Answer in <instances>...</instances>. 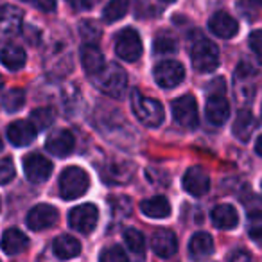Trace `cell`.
Listing matches in <instances>:
<instances>
[{
    "label": "cell",
    "instance_id": "obj_1",
    "mask_svg": "<svg viewBox=\"0 0 262 262\" xmlns=\"http://www.w3.org/2000/svg\"><path fill=\"white\" fill-rule=\"evenodd\" d=\"M131 108L142 124L157 127L164 122V106L157 99L142 95L139 90H131Z\"/></svg>",
    "mask_w": 262,
    "mask_h": 262
},
{
    "label": "cell",
    "instance_id": "obj_2",
    "mask_svg": "<svg viewBox=\"0 0 262 262\" xmlns=\"http://www.w3.org/2000/svg\"><path fill=\"white\" fill-rule=\"evenodd\" d=\"M94 84L102 94L112 95V97H120L122 92L126 90L127 76L122 67H119L117 63H110L101 72L94 76Z\"/></svg>",
    "mask_w": 262,
    "mask_h": 262
},
{
    "label": "cell",
    "instance_id": "obj_3",
    "mask_svg": "<svg viewBox=\"0 0 262 262\" xmlns=\"http://www.w3.org/2000/svg\"><path fill=\"white\" fill-rule=\"evenodd\" d=\"M90 187V178L81 167H67L59 176V194L63 200L70 201L81 198Z\"/></svg>",
    "mask_w": 262,
    "mask_h": 262
},
{
    "label": "cell",
    "instance_id": "obj_4",
    "mask_svg": "<svg viewBox=\"0 0 262 262\" xmlns=\"http://www.w3.org/2000/svg\"><path fill=\"white\" fill-rule=\"evenodd\" d=\"M190 59H192V67L198 72H212V70H215L219 65L217 45H215L214 41L207 40V38H200V40L192 45Z\"/></svg>",
    "mask_w": 262,
    "mask_h": 262
},
{
    "label": "cell",
    "instance_id": "obj_5",
    "mask_svg": "<svg viewBox=\"0 0 262 262\" xmlns=\"http://www.w3.org/2000/svg\"><path fill=\"white\" fill-rule=\"evenodd\" d=\"M142 40H140L139 33L135 29H122L115 38V52L120 59L124 61H137L142 56Z\"/></svg>",
    "mask_w": 262,
    "mask_h": 262
},
{
    "label": "cell",
    "instance_id": "obj_6",
    "mask_svg": "<svg viewBox=\"0 0 262 262\" xmlns=\"http://www.w3.org/2000/svg\"><path fill=\"white\" fill-rule=\"evenodd\" d=\"M172 117L182 127L194 129L200 124V113H198V102L192 95H182L172 102Z\"/></svg>",
    "mask_w": 262,
    "mask_h": 262
},
{
    "label": "cell",
    "instance_id": "obj_7",
    "mask_svg": "<svg viewBox=\"0 0 262 262\" xmlns=\"http://www.w3.org/2000/svg\"><path fill=\"white\" fill-rule=\"evenodd\" d=\"M97 221H99V210L95 205L92 203H84V205H79L76 207L74 210H70L69 214V225L72 226L76 232L79 233H92L97 226Z\"/></svg>",
    "mask_w": 262,
    "mask_h": 262
},
{
    "label": "cell",
    "instance_id": "obj_8",
    "mask_svg": "<svg viewBox=\"0 0 262 262\" xmlns=\"http://www.w3.org/2000/svg\"><path fill=\"white\" fill-rule=\"evenodd\" d=\"M155 81L160 84L162 88H174L185 79V69L180 61L174 59H165L160 61L153 70Z\"/></svg>",
    "mask_w": 262,
    "mask_h": 262
},
{
    "label": "cell",
    "instance_id": "obj_9",
    "mask_svg": "<svg viewBox=\"0 0 262 262\" xmlns=\"http://www.w3.org/2000/svg\"><path fill=\"white\" fill-rule=\"evenodd\" d=\"M59 219V212L56 210L52 205L40 203L34 208H31V212L27 214V226H29L33 232H41V230H47L51 226H54Z\"/></svg>",
    "mask_w": 262,
    "mask_h": 262
},
{
    "label": "cell",
    "instance_id": "obj_10",
    "mask_svg": "<svg viewBox=\"0 0 262 262\" xmlns=\"http://www.w3.org/2000/svg\"><path fill=\"white\" fill-rule=\"evenodd\" d=\"M24 172L27 180L33 183H43L51 176L52 164L49 158H45L40 153H31L24 158Z\"/></svg>",
    "mask_w": 262,
    "mask_h": 262
},
{
    "label": "cell",
    "instance_id": "obj_11",
    "mask_svg": "<svg viewBox=\"0 0 262 262\" xmlns=\"http://www.w3.org/2000/svg\"><path fill=\"white\" fill-rule=\"evenodd\" d=\"M182 185L185 189V192H189L190 196L200 198L203 194H207L208 189H210V178L201 167H190L183 174Z\"/></svg>",
    "mask_w": 262,
    "mask_h": 262
},
{
    "label": "cell",
    "instance_id": "obj_12",
    "mask_svg": "<svg viewBox=\"0 0 262 262\" xmlns=\"http://www.w3.org/2000/svg\"><path fill=\"white\" fill-rule=\"evenodd\" d=\"M8 139L13 146L26 147L36 139V127L31 120H15L8 126Z\"/></svg>",
    "mask_w": 262,
    "mask_h": 262
},
{
    "label": "cell",
    "instance_id": "obj_13",
    "mask_svg": "<svg viewBox=\"0 0 262 262\" xmlns=\"http://www.w3.org/2000/svg\"><path fill=\"white\" fill-rule=\"evenodd\" d=\"M205 115L207 120L214 126H221L230 117V104L225 99V94H210L205 106Z\"/></svg>",
    "mask_w": 262,
    "mask_h": 262
},
{
    "label": "cell",
    "instance_id": "obj_14",
    "mask_svg": "<svg viewBox=\"0 0 262 262\" xmlns=\"http://www.w3.org/2000/svg\"><path fill=\"white\" fill-rule=\"evenodd\" d=\"M208 27L215 36L223 38V40H230L237 34L239 31V24L233 16H230L226 11H217L210 16L208 20Z\"/></svg>",
    "mask_w": 262,
    "mask_h": 262
},
{
    "label": "cell",
    "instance_id": "obj_15",
    "mask_svg": "<svg viewBox=\"0 0 262 262\" xmlns=\"http://www.w3.org/2000/svg\"><path fill=\"white\" fill-rule=\"evenodd\" d=\"M76 146V139L69 129L54 131L45 142V149L52 153L54 157H69Z\"/></svg>",
    "mask_w": 262,
    "mask_h": 262
},
{
    "label": "cell",
    "instance_id": "obj_16",
    "mask_svg": "<svg viewBox=\"0 0 262 262\" xmlns=\"http://www.w3.org/2000/svg\"><path fill=\"white\" fill-rule=\"evenodd\" d=\"M22 11L15 6H2L0 8V36L11 38L22 27Z\"/></svg>",
    "mask_w": 262,
    "mask_h": 262
},
{
    "label": "cell",
    "instance_id": "obj_17",
    "mask_svg": "<svg viewBox=\"0 0 262 262\" xmlns=\"http://www.w3.org/2000/svg\"><path fill=\"white\" fill-rule=\"evenodd\" d=\"M79 54H81V63H83L84 72L90 74V76L99 74L106 67L104 54H102L101 49L95 43H84L83 47H81Z\"/></svg>",
    "mask_w": 262,
    "mask_h": 262
},
{
    "label": "cell",
    "instance_id": "obj_18",
    "mask_svg": "<svg viewBox=\"0 0 262 262\" xmlns=\"http://www.w3.org/2000/svg\"><path fill=\"white\" fill-rule=\"evenodd\" d=\"M151 248L160 258H171L178 251V239L169 230H160L151 239Z\"/></svg>",
    "mask_w": 262,
    "mask_h": 262
},
{
    "label": "cell",
    "instance_id": "obj_19",
    "mask_svg": "<svg viewBox=\"0 0 262 262\" xmlns=\"http://www.w3.org/2000/svg\"><path fill=\"white\" fill-rule=\"evenodd\" d=\"M255 72L250 65H241L235 74V90L241 101H250L255 94Z\"/></svg>",
    "mask_w": 262,
    "mask_h": 262
},
{
    "label": "cell",
    "instance_id": "obj_20",
    "mask_svg": "<svg viewBox=\"0 0 262 262\" xmlns=\"http://www.w3.org/2000/svg\"><path fill=\"white\" fill-rule=\"evenodd\" d=\"M29 246V239L24 232H20L18 228H9L4 232L2 241H0V248L4 250V253L8 255H16L26 251V248Z\"/></svg>",
    "mask_w": 262,
    "mask_h": 262
},
{
    "label": "cell",
    "instance_id": "obj_21",
    "mask_svg": "<svg viewBox=\"0 0 262 262\" xmlns=\"http://www.w3.org/2000/svg\"><path fill=\"white\" fill-rule=\"evenodd\" d=\"M255 127H257V120H255L253 113L250 110H239L235 120H233V135L241 142H248L253 135Z\"/></svg>",
    "mask_w": 262,
    "mask_h": 262
},
{
    "label": "cell",
    "instance_id": "obj_22",
    "mask_svg": "<svg viewBox=\"0 0 262 262\" xmlns=\"http://www.w3.org/2000/svg\"><path fill=\"white\" fill-rule=\"evenodd\" d=\"M210 217H212L214 226H215V228H219V230H232V228H235L237 223H239L237 210L232 207V205H225V203L214 207Z\"/></svg>",
    "mask_w": 262,
    "mask_h": 262
},
{
    "label": "cell",
    "instance_id": "obj_23",
    "mask_svg": "<svg viewBox=\"0 0 262 262\" xmlns=\"http://www.w3.org/2000/svg\"><path fill=\"white\" fill-rule=\"evenodd\" d=\"M140 210H142L144 215L151 219H164L169 217V214H171V205L164 196H153L140 203Z\"/></svg>",
    "mask_w": 262,
    "mask_h": 262
},
{
    "label": "cell",
    "instance_id": "obj_24",
    "mask_svg": "<svg viewBox=\"0 0 262 262\" xmlns=\"http://www.w3.org/2000/svg\"><path fill=\"white\" fill-rule=\"evenodd\" d=\"M26 51H24L22 47H18V45H6L2 51H0V63L6 67L8 70H20L24 69V65H26Z\"/></svg>",
    "mask_w": 262,
    "mask_h": 262
},
{
    "label": "cell",
    "instance_id": "obj_25",
    "mask_svg": "<svg viewBox=\"0 0 262 262\" xmlns=\"http://www.w3.org/2000/svg\"><path fill=\"white\" fill-rule=\"evenodd\" d=\"M52 250H54L56 257L67 260V258H74L81 253V244L72 235H59L52 243Z\"/></svg>",
    "mask_w": 262,
    "mask_h": 262
},
{
    "label": "cell",
    "instance_id": "obj_26",
    "mask_svg": "<svg viewBox=\"0 0 262 262\" xmlns=\"http://www.w3.org/2000/svg\"><path fill=\"white\" fill-rule=\"evenodd\" d=\"M189 251L192 255V258H205L208 255L214 253V241L208 233L198 232L192 235L189 243Z\"/></svg>",
    "mask_w": 262,
    "mask_h": 262
},
{
    "label": "cell",
    "instance_id": "obj_27",
    "mask_svg": "<svg viewBox=\"0 0 262 262\" xmlns=\"http://www.w3.org/2000/svg\"><path fill=\"white\" fill-rule=\"evenodd\" d=\"M127 9H129V0H110L102 11V18H104V22L113 24L122 18L127 13Z\"/></svg>",
    "mask_w": 262,
    "mask_h": 262
},
{
    "label": "cell",
    "instance_id": "obj_28",
    "mask_svg": "<svg viewBox=\"0 0 262 262\" xmlns=\"http://www.w3.org/2000/svg\"><path fill=\"white\" fill-rule=\"evenodd\" d=\"M56 120V110L51 106H41L31 112V122L34 124L36 129H45V127L52 126V122Z\"/></svg>",
    "mask_w": 262,
    "mask_h": 262
},
{
    "label": "cell",
    "instance_id": "obj_29",
    "mask_svg": "<svg viewBox=\"0 0 262 262\" xmlns=\"http://www.w3.org/2000/svg\"><path fill=\"white\" fill-rule=\"evenodd\" d=\"M79 34L86 43H95L101 40L102 36V27L95 20H83L79 24Z\"/></svg>",
    "mask_w": 262,
    "mask_h": 262
},
{
    "label": "cell",
    "instance_id": "obj_30",
    "mask_svg": "<svg viewBox=\"0 0 262 262\" xmlns=\"http://www.w3.org/2000/svg\"><path fill=\"white\" fill-rule=\"evenodd\" d=\"M24 102H26V94L20 88H13L2 97V106H4V110L8 113H15L18 110H22Z\"/></svg>",
    "mask_w": 262,
    "mask_h": 262
},
{
    "label": "cell",
    "instance_id": "obj_31",
    "mask_svg": "<svg viewBox=\"0 0 262 262\" xmlns=\"http://www.w3.org/2000/svg\"><path fill=\"white\" fill-rule=\"evenodd\" d=\"M124 241H126V246L127 250H131L133 253L140 255L144 251V248H146V239H144V235L139 232V230L135 228H129L124 232Z\"/></svg>",
    "mask_w": 262,
    "mask_h": 262
},
{
    "label": "cell",
    "instance_id": "obj_32",
    "mask_svg": "<svg viewBox=\"0 0 262 262\" xmlns=\"http://www.w3.org/2000/svg\"><path fill=\"white\" fill-rule=\"evenodd\" d=\"M248 232H250V237L255 241V243H260L262 244V210H255L250 212L248 215Z\"/></svg>",
    "mask_w": 262,
    "mask_h": 262
},
{
    "label": "cell",
    "instance_id": "obj_33",
    "mask_svg": "<svg viewBox=\"0 0 262 262\" xmlns=\"http://www.w3.org/2000/svg\"><path fill=\"white\" fill-rule=\"evenodd\" d=\"M176 49H178V43H176L174 38L169 36V34H160V36H157V40H155V43H153V51L157 52V54H172V52H176Z\"/></svg>",
    "mask_w": 262,
    "mask_h": 262
},
{
    "label": "cell",
    "instance_id": "obj_34",
    "mask_svg": "<svg viewBox=\"0 0 262 262\" xmlns=\"http://www.w3.org/2000/svg\"><path fill=\"white\" fill-rule=\"evenodd\" d=\"M99 262H129V260H127L126 251L120 246H110L106 250H102V253L99 255Z\"/></svg>",
    "mask_w": 262,
    "mask_h": 262
},
{
    "label": "cell",
    "instance_id": "obj_35",
    "mask_svg": "<svg viewBox=\"0 0 262 262\" xmlns=\"http://www.w3.org/2000/svg\"><path fill=\"white\" fill-rule=\"evenodd\" d=\"M16 171H15V164H13L11 158H2L0 160V185H6L15 178Z\"/></svg>",
    "mask_w": 262,
    "mask_h": 262
},
{
    "label": "cell",
    "instance_id": "obj_36",
    "mask_svg": "<svg viewBox=\"0 0 262 262\" xmlns=\"http://www.w3.org/2000/svg\"><path fill=\"white\" fill-rule=\"evenodd\" d=\"M250 49L251 52L255 54V58H257V61L262 65V31H253V33L250 34Z\"/></svg>",
    "mask_w": 262,
    "mask_h": 262
},
{
    "label": "cell",
    "instance_id": "obj_37",
    "mask_svg": "<svg viewBox=\"0 0 262 262\" xmlns=\"http://www.w3.org/2000/svg\"><path fill=\"white\" fill-rule=\"evenodd\" d=\"M230 262H257V260H255L253 255H251L250 251H246V250H237L235 253L232 255Z\"/></svg>",
    "mask_w": 262,
    "mask_h": 262
},
{
    "label": "cell",
    "instance_id": "obj_38",
    "mask_svg": "<svg viewBox=\"0 0 262 262\" xmlns=\"http://www.w3.org/2000/svg\"><path fill=\"white\" fill-rule=\"evenodd\" d=\"M67 4L70 6L72 9H76V11H86V9L92 8V0H67Z\"/></svg>",
    "mask_w": 262,
    "mask_h": 262
},
{
    "label": "cell",
    "instance_id": "obj_39",
    "mask_svg": "<svg viewBox=\"0 0 262 262\" xmlns=\"http://www.w3.org/2000/svg\"><path fill=\"white\" fill-rule=\"evenodd\" d=\"M34 6L43 13H52L56 9V0H34Z\"/></svg>",
    "mask_w": 262,
    "mask_h": 262
},
{
    "label": "cell",
    "instance_id": "obj_40",
    "mask_svg": "<svg viewBox=\"0 0 262 262\" xmlns=\"http://www.w3.org/2000/svg\"><path fill=\"white\" fill-rule=\"evenodd\" d=\"M255 153L258 155V157H262V135L257 139V142H255Z\"/></svg>",
    "mask_w": 262,
    "mask_h": 262
},
{
    "label": "cell",
    "instance_id": "obj_41",
    "mask_svg": "<svg viewBox=\"0 0 262 262\" xmlns=\"http://www.w3.org/2000/svg\"><path fill=\"white\" fill-rule=\"evenodd\" d=\"M250 2H253L255 6H260L262 8V0H250Z\"/></svg>",
    "mask_w": 262,
    "mask_h": 262
},
{
    "label": "cell",
    "instance_id": "obj_42",
    "mask_svg": "<svg viewBox=\"0 0 262 262\" xmlns=\"http://www.w3.org/2000/svg\"><path fill=\"white\" fill-rule=\"evenodd\" d=\"M2 86H4V81H2V76H0V90H2Z\"/></svg>",
    "mask_w": 262,
    "mask_h": 262
},
{
    "label": "cell",
    "instance_id": "obj_43",
    "mask_svg": "<svg viewBox=\"0 0 262 262\" xmlns=\"http://www.w3.org/2000/svg\"><path fill=\"white\" fill-rule=\"evenodd\" d=\"M162 2H167V4H171V2H176V0H162Z\"/></svg>",
    "mask_w": 262,
    "mask_h": 262
},
{
    "label": "cell",
    "instance_id": "obj_44",
    "mask_svg": "<svg viewBox=\"0 0 262 262\" xmlns=\"http://www.w3.org/2000/svg\"><path fill=\"white\" fill-rule=\"evenodd\" d=\"M0 149H2V139H0Z\"/></svg>",
    "mask_w": 262,
    "mask_h": 262
},
{
    "label": "cell",
    "instance_id": "obj_45",
    "mask_svg": "<svg viewBox=\"0 0 262 262\" xmlns=\"http://www.w3.org/2000/svg\"><path fill=\"white\" fill-rule=\"evenodd\" d=\"M260 189H262V183H260Z\"/></svg>",
    "mask_w": 262,
    "mask_h": 262
},
{
    "label": "cell",
    "instance_id": "obj_46",
    "mask_svg": "<svg viewBox=\"0 0 262 262\" xmlns=\"http://www.w3.org/2000/svg\"><path fill=\"white\" fill-rule=\"evenodd\" d=\"M24 2H27V0H24Z\"/></svg>",
    "mask_w": 262,
    "mask_h": 262
}]
</instances>
